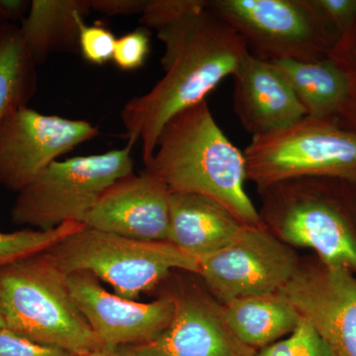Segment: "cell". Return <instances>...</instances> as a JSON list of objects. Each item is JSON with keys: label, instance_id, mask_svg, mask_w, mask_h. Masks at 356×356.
<instances>
[{"label": "cell", "instance_id": "21", "mask_svg": "<svg viewBox=\"0 0 356 356\" xmlns=\"http://www.w3.org/2000/svg\"><path fill=\"white\" fill-rule=\"evenodd\" d=\"M83 226L81 222H67L48 231L27 228L13 233H0V268L29 255L50 250Z\"/></svg>", "mask_w": 356, "mask_h": 356}, {"label": "cell", "instance_id": "22", "mask_svg": "<svg viewBox=\"0 0 356 356\" xmlns=\"http://www.w3.org/2000/svg\"><path fill=\"white\" fill-rule=\"evenodd\" d=\"M254 356H336L317 332L301 318L289 336L257 351Z\"/></svg>", "mask_w": 356, "mask_h": 356}, {"label": "cell", "instance_id": "28", "mask_svg": "<svg viewBox=\"0 0 356 356\" xmlns=\"http://www.w3.org/2000/svg\"><path fill=\"white\" fill-rule=\"evenodd\" d=\"M325 19L336 32L337 41L356 29V0H314Z\"/></svg>", "mask_w": 356, "mask_h": 356}, {"label": "cell", "instance_id": "24", "mask_svg": "<svg viewBox=\"0 0 356 356\" xmlns=\"http://www.w3.org/2000/svg\"><path fill=\"white\" fill-rule=\"evenodd\" d=\"M206 6L207 0H147L140 22L158 33Z\"/></svg>", "mask_w": 356, "mask_h": 356}, {"label": "cell", "instance_id": "3", "mask_svg": "<svg viewBox=\"0 0 356 356\" xmlns=\"http://www.w3.org/2000/svg\"><path fill=\"white\" fill-rule=\"evenodd\" d=\"M257 191L262 225L274 236L356 275V181L301 177Z\"/></svg>", "mask_w": 356, "mask_h": 356}, {"label": "cell", "instance_id": "14", "mask_svg": "<svg viewBox=\"0 0 356 356\" xmlns=\"http://www.w3.org/2000/svg\"><path fill=\"white\" fill-rule=\"evenodd\" d=\"M170 192L159 180L131 173L109 186L84 226L147 242H168Z\"/></svg>", "mask_w": 356, "mask_h": 356}, {"label": "cell", "instance_id": "31", "mask_svg": "<svg viewBox=\"0 0 356 356\" xmlns=\"http://www.w3.org/2000/svg\"><path fill=\"white\" fill-rule=\"evenodd\" d=\"M83 356H113L110 351H96V353H89V355Z\"/></svg>", "mask_w": 356, "mask_h": 356}, {"label": "cell", "instance_id": "11", "mask_svg": "<svg viewBox=\"0 0 356 356\" xmlns=\"http://www.w3.org/2000/svg\"><path fill=\"white\" fill-rule=\"evenodd\" d=\"M336 356H356V275L315 254L280 291Z\"/></svg>", "mask_w": 356, "mask_h": 356}, {"label": "cell", "instance_id": "10", "mask_svg": "<svg viewBox=\"0 0 356 356\" xmlns=\"http://www.w3.org/2000/svg\"><path fill=\"white\" fill-rule=\"evenodd\" d=\"M298 254L264 226H245L227 247L198 261L199 277L222 304L280 291L299 266Z\"/></svg>", "mask_w": 356, "mask_h": 356}, {"label": "cell", "instance_id": "9", "mask_svg": "<svg viewBox=\"0 0 356 356\" xmlns=\"http://www.w3.org/2000/svg\"><path fill=\"white\" fill-rule=\"evenodd\" d=\"M156 290L173 303L172 322L147 343L119 346L113 356H254L257 350L236 339L222 304L198 274L173 270Z\"/></svg>", "mask_w": 356, "mask_h": 356}, {"label": "cell", "instance_id": "16", "mask_svg": "<svg viewBox=\"0 0 356 356\" xmlns=\"http://www.w3.org/2000/svg\"><path fill=\"white\" fill-rule=\"evenodd\" d=\"M245 226L213 199L170 192L168 242L197 262L235 241Z\"/></svg>", "mask_w": 356, "mask_h": 356}, {"label": "cell", "instance_id": "30", "mask_svg": "<svg viewBox=\"0 0 356 356\" xmlns=\"http://www.w3.org/2000/svg\"><path fill=\"white\" fill-rule=\"evenodd\" d=\"M30 6L29 0H0V24H16L22 21Z\"/></svg>", "mask_w": 356, "mask_h": 356}, {"label": "cell", "instance_id": "25", "mask_svg": "<svg viewBox=\"0 0 356 356\" xmlns=\"http://www.w3.org/2000/svg\"><path fill=\"white\" fill-rule=\"evenodd\" d=\"M117 38L108 28L83 23L79 34V53L90 64L102 65L113 60Z\"/></svg>", "mask_w": 356, "mask_h": 356}, {"label": "cell", "instance_id": "2", "mask_svg": "<svg viewBox=\"0 0 356 356\" xmlns=\"http://www.w3.org/2000/svg\"><path fill=\"white\" fill-rule=\"evenodd\" d=\"M142 172L170 192L199 194L217 201L247 226H264L245 191V154L219 127L207 100L166 122Z\"/></svg>", "mask_w": 356, "mask_h": 356}, {"label": "cell", "instance_id": "18", "mask_svg": "<svg viewBox=\"0 0 356 356\" xmlns=\"http://www.w3.org/2000/svg\"><path fill=\"white\" fill-rule=\"evenodd\" d=\"M222 311L236 339L257 351L289 336L301 322L280 292L234 299L222 304Z\"/></svg>", "mask_w": 356, "mask_h": 356}, {"label": "cell", "instance_id": "26", "mask_svg": "<svg viewBox=\"0 0 356 356\" xmlns=\"http://www.w3.org/2000/svg\"><path fill=\"white\" fill-rule=\"evenodd\" d=\"M149 51V32L145 28H139L117 39L112 60L118 69L131 72L144 67Z\"/></svg>", "mask_w": 356, "mask_h": 356}, {"label": "cell", "instance_id": "5", "mask_svg": "<svg viewBox=\"0 0 356 356\" xmlns=\"http://www.w3.org/2000/svg\"><path fill=\"white\" fill-rule=\"evenodd\" d=\"M44 254L65 274L89 273L114 294L136 300L177 269L198 274V262L168 242H147L83 226Z\"/></svg>", "mask_w": 356, "mask_h": 356}, {"label": "cell", "instance_id": "20", "mask_svg": "<svg viewBox=\"0 0 356 356\" xmlns=\"http://www.w3.org/2000/svg\"><path fill=\"white\" fill-rule=\"evenodd\" d=\"M37 64L26 48L17 24H0V124L28 106L38 86Z\"/></svg>", "mask_w": 356, "mask_h": 356}, {"label": "cell", "instance_id": "23", "mask_svg": "<svg viewBox=\"0 0 356 356\" xmlns=\"http://www.w3.org/2000/svg\"><path fill=\"white\" fill-rule=\"evenodd\" d=\"M329 57L343 70L348 81V100L337 120L356 133V29L337 42Z\"/></svg>", "mask_w": 356, "mask_h": 356}, {"label": "cell", "instance_id": "32", "mask_svg": "<svg viewBox=\"0 0 356 356\" xmlns=\"http://www.w3.org/2000/svg\"><path fill=\"white\" fill-rule=\"evenodd\" d=\"M4 327L3 320H2L1 313H0V331Z\"/></svg>", "mask_w": 356, "mask_h": 356}, {"label": "cell", "instance_id": "7", "mask_svg": "<svg viewBox=\"0 0 356 356\" xmlns=\"http://www.w3.org/2000/svg\"><path fill=\"white\" fill-rule=\"evenodd\" d=\"M132 147L54 161L18 192L13 222L41 231L67 222L83 224L103 192L134 172Z\"/></svg>", "mask_w": 356, "mask_h": 356}, {"label": "cell", "instance_id": "12", "mask_svg": "<svg viewBox=\"0 0 356 356\" xmlns=\"http://www.w3.org/2000/svg\"><path fill=\"white\" fill-rule=\"evenodd\" d=\"M90 122L42 114L28 106L0 124V184L19 192L63 154L95 139Z\"/></svg>", "mask_w": 356, "mask_h": 356}, {"label": "cell", "instance_id": "19", "mask_svg": "<svg viewBox=\"0 0 356 356\" xmlns=\"http://www.w3.org/2000/svg\"><path fill=\"white\" fill-rule=\"evenodd\" d=\"M286 79L307 116L339 118L348 96L346 72L327 57L316 62H271Z\"/></svg>", "mask_w": 356, "mask_h": 356}, {"label": "cell", "instance_id": "15", "mask_svg": "<svg viewBox=\"0 0 356 356\" xmlns=\"http://www.w3.org/2000/svg\"><path fill=\"white\" fill-rule=\"evenodd\" d=\"M233 79L234 109L252 137L276 132L306 116L291 86L273 63L248 53Z\"/></svg>", "mask_w": 356, "mask_h": 356}, {"label": "cell", "instance_id": "17", "mask_svg": "<svg viewBox=\"0 0 356 356\" xmlns=\"http://www.w3.org/2000/svg\"><path fill=\"white\" fill-rule=\"evenodd\" d=\"M90 0H32L19 26L21 36L37 65L58 53L79 51L81 25Z\"/></svg>", "mask_w": 356, "mask_h": 356}, {"label": "cell", "instance_id": "29", "mask_svg": "<svg viewBox=\"0 0 356 356\" xmlns=\"http://www.w3.org/2000/svg\"><path fill=\"white\" fill-rule=\"evenodd\" d=\"M147 0H90L91 10L105 16L142 14Z\"/></svg>", "mask_w": 356, "mask_h": 356}, {"label": "cell", "instance_id": "13", "mask_svg": "<svg viewBox=\"0 0 356 356\" xmlns=\"http://www.w3.org/2000/svg\"><path fill=\"white\" fill-rule=\"evenodd\" d=\"M67 282L77 309L110 351L153 341L172 322L175 307L165 294L147 303L121 298L89 273L67 274Z\"/></svg>", "mask_w": 356, "mask_h": 356}, {"label": "cell", "instance_id": "27", "mask_svg": "<svg viewBox=\"0 0 356 356\" xmlns=\"http://www.w3.org/2000/svg\"><path fill=\"white\" fill-rule=\"evenodd\" d=\"M0 356H77L64 348L37 343L9 331H0Z\"/></svg>", "mask_w": 356, "mask_h": 356}, {"label": "cell", "instance_id": "1", "mask_svg": "<svg viewBox=\"0 0 356 356\" xmlns=\"http://www.w3.org/2000/svg\"><path fill=\"white\" fill-rule=\"evenodd\" d=\"M156 35L165 47V74L151 90L128 100L121 111L128 144L140 140L144 165L153 156L166 122L205 102L250 53L242 37L208 8V0L207 6Z\"/></svg>", "mask_w": 356, "mask_h": 356}, {"label": "cell", "instance_id": "4", "mask_svg": "<svg viewBox=\"0 0 356 356\" xmlns=\"http://www.w3.org/2000/svg\"><path fill=\"white\" fill-rule=\"evenodd\" d=\"M0 313L6 329L37 343L77 356L110 351L74 304L67 274L44 252L0 268Z\"/></svg>", "mask_w": 356, "mask_h": 356}, {"label": "cell", "instance_id": "6", "mask_svg": "<svg viewBox=\"0 0 356 356\" xmlns=\"http://www.w3.org/2000/svg\"><path fill=\"white\" fill-rule=\"evenodd\" d=\"M243 154L248 181L257 191L301 177L356 181V133L337 118L306 115L276 132L252 137Z\"/></svg>", "mask_w": 356, "mask_h": 356}, {"label": "cell", "instance_id": "8", "mask_svg": "<svg viewBox=\"0 0 356 356\" xmlns=\"http://www.w3.org/2000/svg\"><path fill=\"white\" fill-rule=\"evenodd\" d=\"M254 57L316 62L329 57L336 32L314 0H208Z\"/></svg>", "mask_w": 356, "mask_h": 356}]
</instances>
